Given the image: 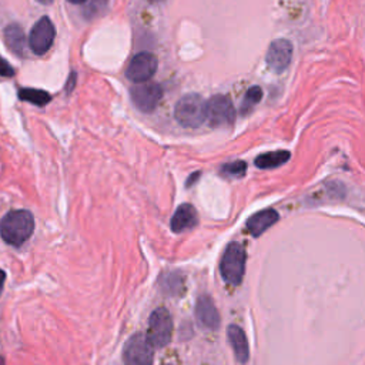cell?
<instances>
[{
    "mask_svg": "<svg viewBox=\"0 0 365 365\" xmlns=\"http://www.w3.org/2000/svg\"><path fill=\"white\" fill-rule=\"evenodd\" d=\"M34 230V218L27 210L9 211L0 221V237L4 242L19 247L26 242Z\"/></svg>",
    "mask_w": 365,
    "mask_h": 365,
    "instance_id": "cell-1",
    "label": "cell"
},
{
    "mask_svg": "<svg viewBox=\"0 0 365 365\" xmlns=\"http://www.w3.org/2000/svg\"><path fill=\"white\" fill-rule=\"evenodd\" d=\"M174 117L182 127H200L207 120V101L197 93L185 94L177 101Z\"/></svg>",
    "mask_w": 365,
    "mask_h": 365,
    "instance_id": "cell-2",
    "label": "cell"
},
{
    "mask_svg": "<svg viewBox=\"0 0 365 365\" xmlns=\"http://www.w3.org/2000/svg\"><path fill=\"white\" fill-rule=\"evenodd\" d=\"M247 252L242 244L230 242L221 257L220 272L222 279L230 285H238L242 281L245 272Z\"/></svg>",
    "mask_w": 365,
    "mask_h": 365,
    "instance_id": "cell-3",
    "label": "cell"
},
{
    "mask_svg": "<svg viewBox=\"0 0 365 365\" xmlns=\"http://www.w3.org/2000/svg\"><path fill=\"white\" fill-rule=\"evenodd\" d=\"M173 336V318L164 307L154 309L148 319L147 338L154 348H163L170 344Z\"/></svg>",
    "mask_w": 365,
    "mask_h": 365,
    "instance_id": "cell-4",
    "label": "cell"
},
{
    "mask_svg": "<svg viewBox=\"0 0 365 365\" xmlns=\"http://www.w3.org/2000/svg\"><path fill=\"white\" fill-rule=\"evenodd\" d=\"M154 346L147 335L137 332L128 338L123 349L124 365H153Z\"/></svg>",
    "mask_w": 365,
    "mask_h": 365,
    "instance_id": "cell-5",
    "label": "cell"
},
{
    "mask_svg": "<svg viewBox=\"0 0 365 365\" xmlns=\"http://www.w3.org/2000/svg\"><path fill=\"white\" fill-rule=\"evenodd\" d=\"M133 104L143 113H151L158 106L163 97V87L155 81L137 83L130 90Z\"/></svg>",
    "mask_w": 365,
    "mask_h": 365,
    "instance_id": "cell-6",
    "label": "cell"
},
{
    "mask_svg": "<svg viewBox=\"0 0 365 365\" xmlns=\"http://www.w3.org/2000/svg\"><path fill=\"white\" fill-rule=\"evenodd\" d=\"M207 120L212 127H228L235 120V110L228 96L215 94L207 101Z\"/></svg>",
    "mask_w": 365,
    "mask_h": 365,
    "instance_id": "cell-7",
    "label": "cell"
},
{
    "mask_svg": "<svg viewBox=\"0 0 365 365\" xmlns=\"http://www.w3.org/2000/svg\"><path fill=\"white\" fill-rule=\"evenodd\" d=\"M56 29L47 16H43L34 23L29 34V47L33 53L41 56L47 53L54 41Z\"/></svg>",
    "mask_w": 365,
    "mask_h": 365,
    "instance_id": "cell-8",
    "label": "cell"
},
{
    "mask_svg": "<svg viewBox=\"0 0 365 365\" xmlns=\"http://www.w3.org/2000/svg\"><path fill=\"white\" fill-rule=\"evenodd\" d=\"M157 67H158L157 57L150 51H141L131 58L125 70V76L133 83H144V81H148L155 74Z\"/></svg>",
    "mask_w": 365,
    "mask_h": 365,
    "instance_id": "cell-9",
    "label": "cell"
},
{
    "mask_svg": "<svg viewBox=\"0 0 365 365\" xmlns=\"http://www.w3.org/2000/svg\"><path fill=\"white\" fill-rule=\"evenodd\" d=\"M292 44L287 38L274 40L267 50V64L274 73H282L292 60Z\"/></svg>",
    "mask_w": 365,
    "mask_h": 365,
    "instance_id": "cell-10",
    "label": "cell"
},
{
    "mask_svg": "<svg viewBox=\"0 0 365 365\" xmlns=\"http://www.w3.org/2000/svg\"><path fill=\"white\" fill-rule=\"evenodd\" d=\"M195 318L205 329H217L220 327V314L207 294L200 295L195 302Z\"/></svg>",
    "mask_w": 365,
    "mask_h": 365,
    "instance_id": "cell-11",
    "label": "cell"
},
{
    "mask_svg": "<svg viewBox=\"0 0 365 365\" xmlns=\"http://www.w3.org/2000/svg\"><path fill=\"white\" fill-rule=\"evenodd\" d=\"M198 224V215L191 204H181L171 217V230L177 234L192 230Z\"/></svg>",
    "mask_w": 365,
    "mask_h": 365,
    "instance_id": "cell-12",
    "label": "cell"
},
{
    "mask_svg": "<svg viewBox=\"0 0 365 365\" xmlns=\"http://www.w3.org/2000/svg\"><path fill=\"white\" fill-rule=\"evenodd\" d=\"M227 336L232 346V352H234L237 361L241 364H245L250 358V348H248V341H247L244 329L240 325L231 324L227 328Z\"/></svg>",
    "mask_w": 365,
    "mask_h": 365,
    "instance_id": "cell-13",
    "label": "cell"
},
{
    "mask_svg": "<svg viewBox=\"0 0 365 365\" xmlns=\"http://www.w3.org/2000/svg\"><path fill=\"white\" fill-rule=\"evenodd\" d=\"M278 218H279V215L275 210H271V208L262 210L248 218L247 230L250 231L251 235L259 237L265 230L272 227L278 221Z\"/></svg>",
    "mask_w": 365,
    "mask_h": 365,
    "instance_id": "cell-14",
    "label": "cell"
},
{
    "mask_svg": "<svg viewBox=\"0 0 365 365\" xmlns=\"http://www.w3.org/2000/svg\"><path fill=\"white\" fill-rule=\"evenodd\" d=\"M4 40L7 47L19 57L26 56L27 43H26V34L23 29L19 24H9L4 29Z\"/></svg>",
    "mask_w": 365,
    "mask_h": 365,
    "instance_id": "cell-15",
    "label": "cell"
},
{
    "mask_svg": "<svg viewBox=\"0 0 365 365\" xmlns=\"http://www.w3.org/2000/svg\"><path fill=\"white\" fill-rule=\"evenodd\" d=\"M291 157V153L287 150H277V151H268L262 153L255 158V165L258 168H275L282 164H285Z\"/></svg>",
    "mask_w": 365,
    "mask_h": 365,
    "instance_id": "cell-16",
    "label": "cell"
},
{
    "mask_svg": "<svg viewBox=\"0 0 365 365\" xmlns=\"http://www.w3.org/2000/svg\"><path fill=\"white\" fill-rule=\"evenodd\" d=\"M160 287L167 295H180L184 291V278L178 272H167L161 275Z\"/></svg>",
    "mask_w": 365,
    "mask_h": 365,
    "instance_id": "cell-17",
    "label": "cell"
},
{
    "mask_svg": "<svg viewBox=\"0 0 365 365\" xmlns=\"http://www.w3.org/2000/svg\"><path fill=\"white\" fill-rule=\"evenodd\" d=\"M19 97L36 106H44L51 100V96L47 91L37 90V88H21L19 91Z\"/></svg>",
    "mask_w": 365,
    "mask_h": 365,
    "instance_id": "cell-18",
    "label": "cell"
},
{
    "mask_svg": "<svg viewBox=\"0 0 365 365\" xmlns=\"http://www.w3.org/2000/svg\"><path fill=\"white\" fill-rule=\"evenodd\" d=\"M262 98V88L258 86H252L247 90L244 101H242V111H248L251 107H254L257 103H259Z\"/></svg>",
    "mask_w": 365,
    "mask_h": 365,
    "instance_id": "cell-19",
    "label": "cell"
},
{
    "mask_svg": "<svg viewBox=\"0 0 365 365\" xmlns=\"http://www.w3.org/2000/svg\"><path fill=\"white\" fill-rule=\"evenodd\" d=\"M221 173L228 177H242L247 173V163H244L241 160L227 163L221 167Z\"/></svg>",
    "mask_w": 365,
    "mask_h": 365,
    "instance_id": "cell-20",
    "label": "cell"
},
{
    "mask_svg": "<svg viewBox=\"0 0 365 365\" xmlns=\"http://www.w3.org/2000/svg\"><path fill=\"white\" fill-rule=\"evenodd\" d=\"M107 4V0H90L84 9V13L88 19H93L96 14H100Z\"/></svg>",
    "mask_w": 365,
    "mask_h": 365,
    "instance_id": "cell-21",
    "label": "cell"
},
{
    "mask_svg": "<svg viewBox=\"0 0 365 365\" xmlns=\"http://www.w3.org/2000/svg\"><path fill=\"white\" fill-rule=\"evenodd\" d=\"M0 76L3 77H11L14 76V70L13 67L9 64L7 60H4L1 56H0Z\"/></svg>",
    "mask_w": 365,
    "mask_h": 365,
    "instance_id": "cell-22",
    "label": "cell"
},
{
    "mask_svg": "<svg viewBox=\"0 0 365 365\" xmlns=\"http://www.w3.org/2000/svg\"><path fill=\"white\" fill-rule=\"evenodd\" d=\"M74 84H76V73L73 71L71 74H70V77H68V80H67V84H66V91L67 93H70L71 90H73V87H74Z\"/></svg>",
    "mask_w": 365,
    "mask_h": 365,
    "instance_id": "cell-23",
    "label": "cell"
},
{
    "mask_svg": "<svg viewBox=\"0 0 365 365\" xmlns=\"http://www.w3.org/2000/svg\"><path fill=\"white\" fill-rule=\"evenodd\" d=\"M4 279H6V272L3 269H0V294H1V289L4 285Z\"/></svg>",
    "mask_w": 365,
    "mask_h": 365,
    "instance_id": "cell-24",
    "label": "cell"
},
{
    "mask_svg": "<svg viewBox=\"0 0 365 365\" xmlns=\"http://www.w3.org/2000/svg\"><path fill=\"white\" fill-rule=\"evenodd\" d=\"M67 1H70L73 4H80V3H86L87 0H67Z\"/></svg>",
    "mask_w": 365,
    "mask_h": 365,
    "instance_id": "cell-25",
    "label": "cell"
},
{
    "mask_svg": "<svg viewBox=\"0 0 365 365\" xmlns=\"http://www.w3.org/2000/svg\"><path fill=\"white\" fill-rule=\"evenodd\" d=\"M38 3H41V4H51L53 3V0H37Z\"/></svg>",
    "mask_w": 365,
    "mask_h": 365,
    "instance_id": "cell-26",
    "label": "cell"
},
{
    "mask_svg": "<svg viewBox=\"0 0 365 365\" xmlns=\"http://www.w3.org/2000/svg\"><path fill=\"white\" fill-rule=\"evenodd\" d=\"M0 365H6V364H4V359H3V356H1V355H0Z\"/></svg>",
    "mask_w": 365,
    "mask_h": 365,
    "instance_id": "cell-27",
    "label": "cell"
},
{
    "mask_svg": "<svg viewBox=\"0 0 365 365\" xmlns=\"http://www.w3.org/2000/svg\"><path fill=\"white\" fill-rule=\"evenodd\" d=\"M150 3H160V1H163V0H148Z\"/></svg>",
    "mask_w": 365,
    "mask_h": 365,
    "instance_id": "cell-28",
    "label": "cell"
},
{
    "mask_svg": "<svg viewBox=\"0 0 365 365\" xmlns=\"http://www.w3.org/2000/svg\"><path fill=\"white\" fill-rule=\"evenodd\" d=\"M168 365H171V364H168Z\"/></svg>",
    "mask_w": 365,
    "mask_h": 365,
    "instance_id": "cell-29",
    "label": "cell"
}]
</instances>
